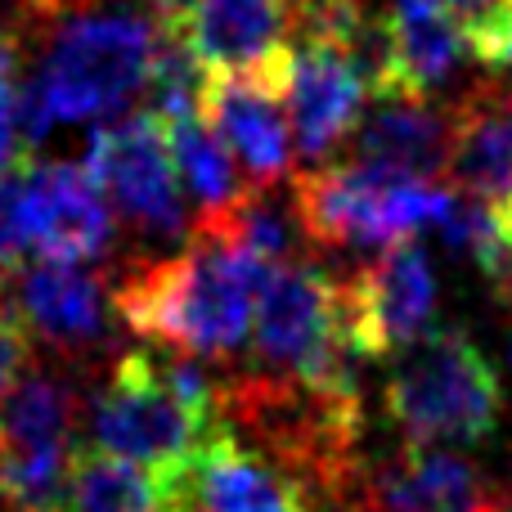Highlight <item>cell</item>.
I'll use <instances>...</instances> for the list:
<instances>
[{
  "instance_id": "6da1fadb",
  "label": "cell",
  "mask_w": 512,
  "mask_h": 512,
  "mask_svg": "<svg viewBox=\"0 0 512 512\" xmlns=\"http://www.w3.org/2000/svg\"><path fill=\"white\" fill-rule=\"evenodd\" d=\"M162 50V18L131 5H77L59 18L27 90H18V126L36 144L54 126L95 122L131 108L149 90Z\"/></svg>"
},
{
  "instance_id": "7a4b0ae2",
  "label": "cell",
  "mask_w": 512,
  "mask_h": 512,
  "mask_svg": "<svg viewBox=\"0 0 512 512\" xmlns=\"http://www.w3.org/2000/svg\"><path fill=\"white\" fill-rule=\"evenodd\" d=\"M274 265L194 230L185 252L149 261L117 288V315L140 337L189 355H230L252 337L256 301Z\"/></svg>"
},
{
  "instance_id": "3957f363",
  "label": "cell",
  "mask_w": 512,
  "mask_h": 512,
  "mask_svg": "<svg viewBox=\"0 0 512 512\" xmlns=\"http://www.w3.org/2000/svg\"><path fill=\"white\" fill-rule=\"evenodd\" d=\"M99 450L158 477H180L221 432V391L198 364L126 351L90 409Z\"/></svg>"
},
{
  "instance_id": "277c9868",
  "label": "cell",
  "mask_w": 512,
  "mask_h": 512,
  "mask_svg": "<svg viewBox=\"0 0 512 512\" xmlns=\"http://www.w3.org/2000/svg\"><path fill=\"white\" fill-rule=\"evenodd\" d=\"M454 189L436 180L400 176L369 162L319 167L292 185V207L310 243L319 248H396L418 230L441 225L454 207Z\"/></svg>"
},
{
  "instance_id": "5b68a950",
  "label": "cell",
  "mask_w": 512,
  "mask_h": 512,
  "mask_svg": "<svg viewBox=\"0 0 512 512\" xmlns=\"http://www.w3.org/2000/svg\"><path fill=\"white\" fill-rule=\"evenodd\" d=\"M387 414L414 450L490 441L504 418V382L459 328H432L387 382Z\"/></svg>"
},
{
  "instance_id": "8992f818",
  "label": "cell",
  "mask_w": 512,
  "mask_h": 512,
  "mask_svg": "<svg viewBox=\"0 0 512 512\" xmlns=\"http://www.w3.org/2000/svg\"><path fill=\"white\" fill-rule=\"evenodd\" d=\"M9 234L14 252H36V261L86 265L113 248L117 212L86 167L72 162H23L5 180Z\"/></svg>"
},
{
  "instance_id": "52a82bcc",
  "label": "cell",
  "mask_w": 512,
  "mask_h": 512,
  "mask_svg": "<svg viewBox=\"0 0 512 512\" xmlns=\"http://www.w3.org/2000/svg\"><path fill=\"white\" fill-rule=\"evenodd\" d=\"M86 171L108 198L117 216L149 234H180L185 230V194L180 171L171 158L167 126L153 113H131L122 122L95 131L86 153Z\"/></svg>"
},
{
  "instance_id": "ba28073f",
  "label": "cell",
  "mask_w": 512,
  "mask_h": 512,
  "mask_svg": "<svg viewBox=\"0 0 512 512\" xmlns=\"http://www.w3.org/2000/svg\"><path fill=\"white\" fill-rule=\"evenodd\" d=\"M342 315L360 360L414 351L432 333L436 315V274L423 248L418 243L382 248L378 261L342 283Z\"/></svg>"
},
{
  "instance_id": "9c48e42d",
  "label": "cell",
  "mask_w": 512,
  "mask_h": 512,
  "mask_svg": "<svg viewBox=\"0 0 512 512\" xmlns=\"http://www.w3.org/2000/svg\"><path fill=\"white\" fill-rule=\"evenodd\" d=\"M279 90L297 153L301 158H328L360 126L369 81L360 77L355 59L342 45L297 36L288 50V63L279 72Z\"/></svg>"
},
{
  "instance_id": "30bf717a",
  "label": "cell",
  "mask_w": 512,
  "mask_h": 512,
  "mask_svg": "<svg viewBox=\"0 0 512 512\" xmlns=\"http://www.w3.org/2000/svg\"><path fill=\"white\" fill-rule=\"evenodd\" d=\"M279 72L207 77V95H203L207 126L225 140V149H230L234 162L248 171V180L256 189L279 185V180L292 171V149H297L288 108H283Z\"/></svg>"
},
{
  "instance_id": "8fae6325",
  "label": "cell",
  "mask_w": 512,
  "mask_h": 512,
  "mask_svg": "<svg viewBox=\"0 0 512 512\" xmlns=\"http://www.w3.org/2000/svg\"><path fill=\"white\" fill-rule=\"evenodd\" d=\"M176 32L207 77L279 72L292 50V0H198Z\"/></svg>"
},
{
  "instance_id": "7c38bea8",
  "label": "cell",
  "mask_w": 512,
  "mask_h": 512,
  "mask_svg": "<svg viewBox=\"0 0 512 512\" xmlns=\"http://www.w3.org/2000/svg\"><path fill=\"white\" fill-rule=\"evenodd\" d=\"M180 512H310L297 472L221 432L180 472Z\"/></svg>"
},
{
  "instance_id": "4fadbf2b",
  "label": "cell",
  "mask_w": 512,
  "mask_h": 512,
  "mask_svg": "<svg viewBox=\"0 0 512 512\" xmlns=\"http://www.w3.org/2000/svg\"><path fill=\"white\" fill-rule=\"evenodd\" d=\"M450 153L454 108H432L418 95H378V108H369L355 126V162L400 171V176H450Z\"/></svg>"
},
{
  "instance_id": "5bb4252c",
  "label": "cell",
  "mask_w": 512,
  "mask_h": 512,
  "mask_svg": "<svg viewBox=\"0 0 512 512\" xmlns=\"http://www.w3.org/2000/svg\"><path fill=\"white\" fill-rule=\"evenodd\" d=\"M18 319L27 333L54 346H86L104 337L108 297L104 283L68 261H32L18 270Z\"/></svg>"
},
{
  "instance_id": "9a60e30c",
  "label": "cell",
  "mask_w": 512,
  "mask_h": 512,
  "mask_svg": "<svg viewBox=\"0 0 512 512\" xmlns=\"http://www.w3.org/2000/svg\"><path fill=\"white\" fill-rule=\"evenodd\" d=\"M391 54H396V95H436L472 54V36L436 0H387Z\"/></svg>"
},
{
  "instance_id": "2e32d148",
  "label": "cell",
  "mask_w": 512,
  "mask_h": 512,
  "mask_svg": "<svg viewBox=\"0 0 512 512\" xmlns=\"http://www.w3.org/2000/svg\"><path fill=\"white\" fill-rule=\"evenodd\" d=\"M63 512H180V477H158L108 450H77Z\"/></svg>"
},
{
  "instance_id": "e0dca14e",
  "label": "cell",
  "mask_w": 512,
  "mask_h": 512,
  "mask_svg": "<svg viewBox=\"0 0 512 512\" xmlns=\"http://www.w3.org/2000/svg\"><path fill=\"white\" fill-rule=\"evenodd\" d=\"M167 140H171V158H176V171H180V185L198 198L203 221L230 212V207L248 194L239 180V162H234V153L225 149L221 135L207 126V117L171 122Z\"/></svg>"
},
{
  "instance_id": "ac0fdd59",
  "label": "cell",
  "mask_w": 512,
  "mask_h": 512,
  "mask_svg": "<svg viewBox=\"0 0 512 512\" xmlns=\"http://www.w3.org/2000/svg\"><path fill=\"white\" fill-rule=\"evenodd\" d=\"M198 230L221 234L225 243H234L239 252L256 256V261H265V265H283L292 243H297L301 221H297V207L292 203H279V198H270L265 189H248L230 212L212 216V221H198Z\"/></svg>"
},
{
  "instance_id": "d6986e66",
  "label": "cell",
  "mask_w": 512,
  "mask_h": 512,
  "mask_svg": "<svg viewBox=\"0 0 512 512\" xmlns=\"http://www.w3.org/2000/svg\"><path fill=\"white\" fill-rule=\"evenodd\" d=\"M14 68H18L14 32H9V27H0V180H5L9 171L23 167V158H18L23 126H18V81H14Z\"/></svg>"
},
{
  "instance_id": "ffe728a7",
  "label": "cell",
  "mask_w": 512,
  "mask_h": 512,
  "mask_svg": "<svg viewBox=\"0 0 512 512\" xmlns=\"http://www.w3.org/2000/svg\"><path fill=\"white\" fill-rule=\"evenodd\" d=\"M23 360H27V328H23V319L0 306V418H5L9 396L18 391Z\"/></svg>"
},
{
  "instance_id": "44dd1931",
  "label": "cell",
  "mask_w": 512,
  "mask_h": 512,
  "mask_svg": "<svg viewBox=\"0 0 512 512\" xmlns=\"http://www.w3.org/2000/svg\"><path fill=\"white\" fill-rule=\"evenodd\" d=\"M472 54L481 63H490V68H512V0L504 5V14L472 41Z\"/></svg>"
},
{
  "instance_id": "7402d4cb",
  "label": "cell",
  "mask_w": 512,
  "mask_h": 512,
  "mask_svg": "<svg viewBox=\"0 0 512 512\" xmlns=\"http://www.w3.org/2000/svg\"><path fill=\"white\" fill-rule=\"evenodd\" d=\"M436 5H441V9H450V14L459 18L463 27H468V36H472V41H477V36L486 32V27L495 23L499 14H504V5H508V0H436Z\"/></svg>"
},
{
  "instance_id": "603a6c76",
  "label": "cell",
  "mask_w": 512,
  "mask_h": 512,
  "mask_svg": "<svg viewBox=\"0 0 512 512\" xmlns=\"http://www.w3.org/2000/svg\"><path fill=\"white\" fill-rule=\"evenodd\" d=\"M490 279H495V288L499 292H504V297L512 301V243H504V252H499L495 256V265H490Z\"/></svg>"
},
{
  "instance_id": "cb8c5ba5",
  "label": "cell",
  "mask_w": 512,
  "mask_h": 512,
  "mask_svg": "<svg viewBox=\"0 0 512 512\" xmlns=\"http://www.w3.org/2000/svg\"><path fill=\"white\" fill-rule=\"evenodd\" d=\"M198 5V0H153V9H158V18H162V23H171V27H176V23H185V18H189V9H194Z\"/></svg>"
},
{
  "instance_id": "d4e9b609",
  "label": "cell",
  "mask_w": 512,
  "mask_h": 512,
  "mask_svg": "<svg viewBox=\"0 0 512 512\" xmlns=\"http://www.w3.org/2000/svg\"><path fill=\"white\" fill-rule=\"evenodd\" d=\"M499 225H504V243H512V212L499 216Z\"/></svg>"
}]
</instances>
